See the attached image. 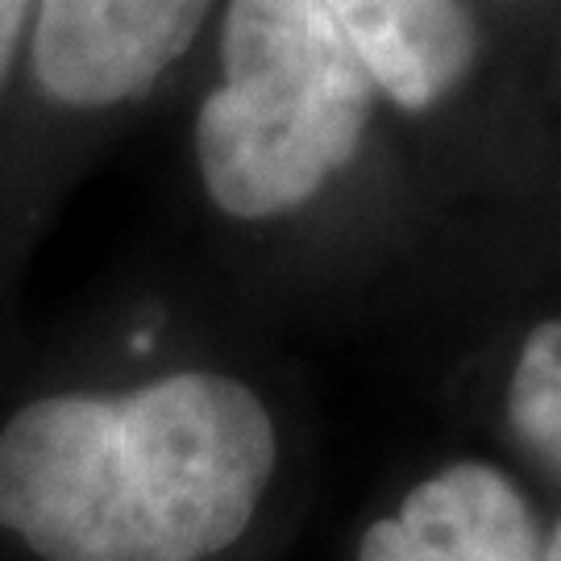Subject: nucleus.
<instances>
[{
    "label": "nucleus",
    "instance_id": "obj_1",
    "mask_svg": "<svg viewBox=\"0 0 561 561\" xmlns=\"http://www.w3.org/2000/svg\"><path fill=\"white\" fill-rule=\"evenodd\" d=\"M250 382L183 366L125 391H50L0 428V524L42 561H204L275 474Z\"/></svg>",
    "mask_w": 561,
    "mask_h": 561
},
{
    "label": "nucleus",
    "instance_id": "obj_2",
    "mask_svg": "<svg viewBox=\"0 0 561 561\" xmlns=\"http://www.w3.org/2000/svg\"><path fill=\"white\" fill-rule=\"evenodd\" d=\"M379 101L321 0H221L192 108L204 201L238 225L300 217L362 162Z\"/></svg>",
    "mask_w": 561,
    "mask_h": 561
},
{
    "label": "nucleus",
    "instance_id": "obj_3",
    "mask_svg": "<svg viewBox=\"0 0 561 561\" xmlns=\"http://www.w3.org/2000/svg\"><path fill=\"white\" fill-rule=\"evenodd\" d=\"M221 0H34L0 175L34 183L101 150L175 88L204 50Z\"/></svg>",
    "mask_w": 561,
    "mask_h": 561
},
{
    "label": "nucleus",
    "instance_id": "obj_4",
    "mask_svg": "<svg viewBox=\"0 0 561 561\" xmlns=\"http://www.w3.org/2000/svg\"><path fill=\"white\" fill-rule=\"evenodd\" d=\"M545 541L520 486L486 461H454L362 533L358 561H541Z\"/></svg>",
    "mask_w": 561,
    "mask_h": 561
},
{
    "label": "nucleus",
    "instance_id": "obj_5",
    "mask_svg": "<svg viewBox=\"0 0 561 561\" xmlns=\"http://www.w3.org/2000/svg\"><path fill=\"white\" fill-rule=\"evenodd\" d=\"M358 50L382 101L433 113L458 96L482 59L479 18L466 0H321Z\"/></svg>",
    "mask_w": 561,
    "mask_h": 561
},
{
    "label": "nucleus",
    "instance_id": "obj_6",
    "mask_svg": "<svg viewBox=\"0 0 561 561\" xmlns=\"http://www.w3.org/2000/svg\"><path fill=\"white\" fill-rule=\"evenodd\" d=\"M507 421L533 454L561 466V321H541L507 382Z\"/></svg>",
    "mask_w": 561,
    "mask_h": 561
},
{
    "label": "nucleus",
    "instance_id": "obj_7",
    "mask_svg": "<svg viewBox=\"0 0 561 561\" xmlns=\"http://www.w3.org/2000/svg\"><path fill=\"white\" fill-rule=\"evenodd\" d=\"M30 13L34 0H0V125L13 101L21 71V50H25V34H30Z\"/></svg>",
    "mask_w": 561,
    "mask_h": 561
},
{
    "label": "nucleus",
    "instance_id": "obj_8",
    "mask_svg": "<svg viewBox=\"0 0 561 561\" xmlns=\"http://www.w3.org/2000/svg\"><path fill=\"white\" fill-rule=\"evenodd\" d=\"M541 561H561V524L553 528V537L545 541V553H541Z\"/></svg>",
    "mask_w": 561,
    "mask_h": 561
}]
</instances>
